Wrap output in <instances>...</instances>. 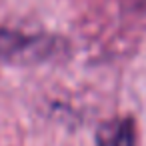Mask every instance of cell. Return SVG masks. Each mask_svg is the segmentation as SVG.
<instances>
[{
    "mask_svg": "<svg viewBox=\"0 0 146 146\" xmlns=\"http://www.w3.org/2000/svg\"><path fill=\"white\" fill-rule=\"evenodd\" d=\"M62 40L48 34H26L12 28H0V62H42L54 56Z\"/></svg>",
    "mask_w": 146,
    "mask_h": 146,
    "instance_id": "cell-1",
    "label": "cell"
},
{
    "mask_svg": "<svg viewBox=\"0 0 146 146\" xmlns=\"http://www.w3.org/2000/svg\"><path fill=\"white\" fill-rule=\"evenodd\" d=\"M124 2H130L134 6H138V4H146V0H124Z\"/></svg>",
    "mask_w": 146,
    "mask_h": 146,
    "instance_id": "cell-3",
    "label": "cell"
},
{
    "mask_svg": "<svg viewBox=\"0 0 146 146\" xmlns=\"http://www.w3.org/2000/svg\"><path fill=\"white\" fill-rule=\"evenodd\" d=\"M98 146H136V142H134V130H132L130 122H126V120L116 122L112 128H108L100 136Z\"/></svg>",
    "mask_w": 146,
    "mask_h": 146,
    "instance_id": "cell-2",
    "label": "cell"
}]
</instances>
